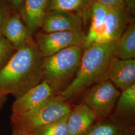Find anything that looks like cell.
Returning <instances> with one entry per match:
<instances>
[{
  "mask_svg": "<svg viewBox=\"0 0 135 135\" xmlns=\"http://www.w3.org/2000/svg\"><path fill=\"white\" fill-rule=\"evenodd\" d=\"M118 58L122 60L135 57V25L131 23L116 42Z\"/></svg>",
  "mask_w": 135,
  "mask_h": 135,
  "instance_id": "cell-15",
  "label": "cell"
},
{
  "mask_svg": "<svg viewBox=\"0 0 135 135\" xmlns=\"http://www.w3.org/2000/svg\"><path fill=\"white\" fill-rule=\"evenodd\" d=\"M71 110L70 105L63 97L55 95L29 116L11 118L13 135H31L35 131L69 115Z\"/></svg>",
  "mask_w": 135,
  "mask_h": 135,
  "instance_id": "cell-4",
  "label": "cell"
},
{
  "mask_svg": "<svg viewBox=\"0 0 135 135\" xmlns=\"http://www.w3.org/2000/svg\"><path fill=\"white\" fill-rule=\"evenodd\" d=\"M117 109L123 114L134 113L135 110V84L123 91L118 99Z\"/></svg>",
  "mask_w": 135,
  "mask_h": 135,
  "instance_id": "cell-16",
  "label": "cell"
},
{
  "mask_svg": "<svg viewBox=\"0 0 135 135\" xmlns=\"http://www.w3.org/2000/svg\"><path fill=\"white\" fill-rule=\"evenodd\" d=\"M25 0H7L8 2L11 5L12 8L15 9H22Z\"/></svg>",
  "mask_w": 135,
  "mask_h": 135,
  "instance_id": "cell-23",
  "label": "cell"
},
{
  "mask_svg": "<svg viewBox=\"0 0 135 135\" xmlns=\"http://www.w3.org/2000/svg\"><path fill=\"white\" fill-rule=\"evenodd\" d=\"M108 79L122 91L135 84V59H117L111 66Z\"/></svg>",
  "mask_w": 135,
  "mask_h": 135,
  "instance_id": "cell-12",
  "label": "cell"
},
{
  "mask_svg": "<svg viewBox=\"0 0 135 135\" xmlns=\"http://www.w3.org/2000/svg\"><path fill=\"white\" fill-rule=\"evenodd\" d=\"M68 115L35 131L31 135H69Z\"/></svg>",
  "mask_w": 135,
  "mask_h": 135,
  "instance_id": "cell-18",
  "label": "cell"
},
{
  "mask_svg": "<svg viewBox=\"0 0 135 135\" xmlns=\"http://www.w3.org/2000/svg\"><path fill=\"white\" fill-rule=\"evenodd\" d=\"M110 8L93 1L91 6V22L87 36H85L83 48H86L101 36Z\"/></svg>",
  "mask_w": 135,
  "mask_h": 135,
  "instance_id": "cell-14",
  "label": "cell"
},
{
  "mask_svg": "<svg viewBox=\"0 0 135 135\" xmlns=\"http://www.w3.org/2000/svg\"><path fill=\"white\" fill-rule=\"evenodd\" d=\"M118 58L116 42L92 44L83 52L76 77L60 95L66 100L72 99L88 88L108 79L111 66Z\"/></svg>",
  "mask_w": 135,
  "mask_h": 135,
  "instance_id": "cell-2",
  "label": "cell"
},
{
  "mask_svg": "<svg viewBox=\"0 0 135 135\" xmlns=\"http://www.w3.org/2000/svg\"><path fill=\"white\" fill-rule=\"evenodd\" d=\"M55 95L50 86L43 81L22 96L16 99L12 107L11 118H21L29 116Z\"/></svg>",
  "mask_w": 135,
  "mask_h": 135,
  "instance_id": "cell-6",
  "label": "cell"
},
{
  "mask_svg": "<svg viewBox=\"0 0 135 135\" xmlns=\"http://www.w3.org/2000/svg\"><path fill=\"white\" fill-rule=\"evenodd\" d=\"M120 126L113 123H103L92 126L84 135H123Z\"/></svg>",
  "mask_w": 135,
  "mask_h": 135,
  "instance_id": "cell-19",
  "label": "cell"
},
{
  "mask_svg": "<svg viewBox=\"0 0 135 135\" xmlns=\"http://www.w3.org/2000/svg\"><path fill=\"white\" fill-rule=\"evenodd\" d=\"M93 1L105 5L109 8L124 4V0H93Z\"/></svg>",
  "mask_w": 135,
  "mask_h": 135,
  "instance_id": "cell-22",
  "label": "cell"
},
{
  "mask_svg": "<svg viewBox=\"0 0 135 135\" xmlns=\"http://www.w3.org/2000/svg\"><path fill=\"white\" fill-rule=\"evenodd\" d=\"M90 0H51L49 10H60L73 12L83 9Z\"/></svg>",
  "mask_w": 135,
  "mask_h": 135,
  "instance_id": "cell-17",
  "label": "cell"
},
{
  "mask_svg": "<svg viewBox=\"0 0 135 135\" xmlns=\"http://www.w3.org/2000/svg\"><path fill=\"white\" fill-rule=\"evenodd\" d=\"M130 17L125 4L110 8L103 31L95 43L117 42L129 25Z\"/></svg>",
  "mask_w": 135,
  "mask_h": 135,
  "instance_id": "cell-8",
  "label": "cell"
},
{
  "mask_svg": "<svg viewBox=\"0 0 135 135\" xmlns=\"http://www.w3.org/2000/svg\"><path fill=\"white\" fill-rule=\"evenodd\" d=\"M85 39V36L81 30L52 33L42 31L36 35L35 42L45 58L64 49L74 46L83 47Z\"/></svg>",
  "mask_w": 135,
  "mask_h": 135,
  "instance_id": "cell-5",
  "label": "cell"
},
{
  "mask_svg": "<svg viewBox=\"0 0 135 135\" xmlns=\"http://www.w3.org/2000/svg\"><path fill=\"white\" fill-rule=\"evenodd\" d=\"M82 48L69 47L44 58L43 81L48 84L56 95L63 92L76 77L81 62Z\"/></svg>",
  "mask_w": 135,
  "mask_h": 135,
  "instance_id": "cell-3",
  "label": "cell"
},
{
  "mask_svg": "<svg viewBox=\"0 0 135 135\" xmlns=\"http://www.w3.org/2000/svg\"><path fill=\"white\" fill-rule=\"evenodd\" d=\"M8 5L5 0H0V38L3 36V30L7 19L10 12Z\"/></svg>",
  "mask_w": 135,
  "mask_h": 135,
  "instance_id": "cell-21",
  "label": "cell"
},
{
  "mask_svg": "<svg viewBox=\"0 0 135 135\" xmlns=\"http://www.w3.org/2000/svg\"><path fill=\"white\" fill-rule=\"evenodd\" d=\"M48 3L49 0H25L22 15L31 36L40 28Z\"/></svg>",
  "mask_w": 135,
  "mask_h": 135,
  "instance_id": "cell-13",
  "label": "cell"
},
{
  "mask_svg": "<svg viewBox=\"0 0 135 135\" xmlns=\"http://www.w3.org/2000/svg\"><path fill=\"white\" fill-rule=\"evenodd\" d=\"M43 59L33 40L17 50L0 70V95L17 99L42 82Z\"/></svg>",
  "mask_w": 135,
  "mask_h": 135,
  "instance_id": "cell-1",
  "label": "cell"
},
{
  "mask_svg": "<svg viewBox=\"0 0 135 135\" xmlns=\"http://www.w3.org/2000/svg\"><path fill=\"white\" fill-rule=\"evenodd\" d=\"M5 100H6V96H4L0 95V110L3 106V105H4Z\"/></svg>",
  "mask_w": 135,
  "mask_h": 135,
  "instance_id": "cell-24",
  "label": "cell"
},
{
  "mask_svg": "<svg viewBox=\"0 0 135 135\" xmlns=\"http://www.w3.org/2000/svg\"><path fill=\"white\" fill-rule=\"evenodd\" d=\"M120 95L116 86L107 79L92 86L84 97V103L97 116H107L112 111Z\"/></svg>",
  "mask_w": 135,
  "mask_h": 135,
  "instance_id": "cell-7",
  "label": "cell"
},
{
  "mask_svg": "<svg viewBox=\"0 0 135 135\" xmlns=\"http://www.w3.org/2000/svg\"><path fill=\"white\" fill-rule=\"evenodd\" d=\"M17 50L4 37L0 38V70L3 69Z\"/></svg>",
  "mask_w": 135,
  "mask_h": 135,
  "instance_id": "cell-20",
  "label": "cell"
},
{
  "mask_svg": "<svg viewBox=\"0 0 135 135\" xmlns=\"http://www.w3.org/2000/svg\"><path fill=\"white\" fill-rule=\"evenodd\" d=\"M3 36L8 40L17 50L33 40L19 15L12 10H10L6 20Z\"/></svg>",
  "mask_w": 135,
  "mask_h": 135,
  "instance_id": "cell-10",
  "label": "cell"
},
{
  "mask_svg": "<svg viewBox=\"0 0 135 135\" xmlns=\"http://www.w3.org/2000/svg\"></svg>",
  "mask_w": 135,
  "mask_h": 135,
  "instance_id": "cell-25",
  "label": "cell"
},
{
  "mask_svg": "<svg viewBox=\"0 0 135 135\" xmlns=\"http://www.w3.org/2000/svg\"><path fill=\"white\" fill-rule=\"evenodd\" d=\"M81 15L60 10H49L42 20L41 28L45 33L81 30Z\"/></svg>",
  "mask_w": 135,
  "mask_h": 135,
  "instance_id": "cell-9",
  "label": "cell"
},
{
  "mask_svg": "<svg viewBox=\"0 0 135 135\" xmlns=\"http://www.w3.org/2000/svg\"><path fill=\"white\" fill-rule=\"evenodd\" d=\"M95 113L85 103L72 109L68 118L69 135H84L96 119Z\"/></svg>",
  "mask_w": 135,
  "mask_h": 135,
  "instance_id": "cell-11",
  "label": "cell"
}]
</instances>
